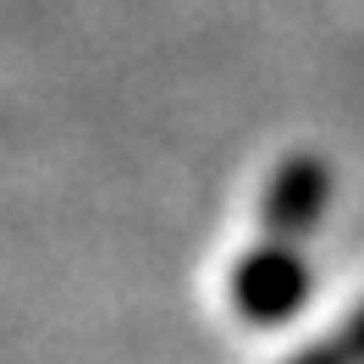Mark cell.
Returning <instances> with one entry per match:
<instances>
[{"label":"cell","mask_w":364,"mask_h":364,"mask_svg":"<svg viewBox=\"0 0 364 364\" xmlns=\"http://www.w3.org/2000/svg\"><path fill=\"white\" fill-rule=\"evenodd\" d=\"M326 205H331V166L315 155H293L265 182L259 221H265V232L276 243H293V237H309L326 221Z\"/></svg>","instance_id":"7a4b0ae2"},{"label":"cell","mask_w":364,"mask_h":364,"mask_svg":"<svg viewBox=\"0 0 364 364\" xmlns=\"http://www.w3.org/2000/svg\"><path fill=\"white\" fill-rule=\"evenodd\" d=\"M309 287H315L309 265L298 259L293 243H276V237L249 249L232 271V304L249 326H287L304 309Z\"/></svg>","instance_id":"6da1fadb"},{"label":"cell","mask_w":364,"mask_h":364,"mask_svg":"<svg viewBox=\"0 0 364 364\" xmlns=\"http://www.w3.org/2000/svg\"><path fill=\"white\" fill-rule=\"evenodd\" d=\"M287 364H353V359H348V348H342L337 337H326V342H309V348H298Z\"/></svg>","instance_id":"3957f363"},{"label":"cell","mask_w":364,"mask_h":364,"mask_svg":"<svg viewBox=\"0 0 364 364\" xmlns=\"http://www.w3.org/2000/svg\"><path fill=\"white\" fill-rule=\"evenodd\" d=\"M337 342L348 348V359H353V364H364V304L353 309V315H348V326L337 331Z\"/></svg>","instance_id":"277c9868"}]
</instances>
